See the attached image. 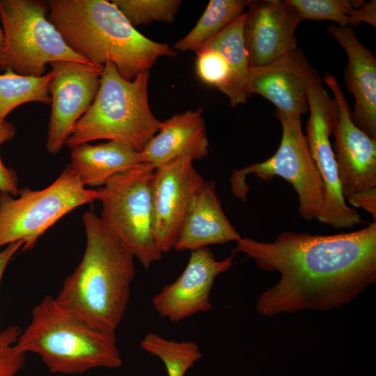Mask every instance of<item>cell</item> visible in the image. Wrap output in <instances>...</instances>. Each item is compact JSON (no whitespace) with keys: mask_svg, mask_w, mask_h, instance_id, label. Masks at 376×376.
Here are the masks:
<instances>
[{"mask_svg":"<svg viewBox=\"0 0 376 376\" xmlns=\"http://www.w3.org/2000/svg\"><path fill=\"white\" fill-rule=\"evenodd\" d=\"M70 150V166L84 187H101L115 175L141 163L139 152L114 141L84 143Z\"/></svg>","mask_w":376,"mask_h":376,"instance_id":"obj_20","label":"cell"},{"mask_svg":"<svg viewBox=\"0 0 376 376\" xmlns=\"http://www.w3.org/2000/svg\"><path fill=\"white\" fill-rule=\"evenodd\" d=\"M96 198V189L84 187L70 165L41 190L23 187L16 198L0 192V249L22 241V250L31 249L62 217Z\"/></svg>","mask_w":376,"mask_h":376,"instance_id":"obj_8","label":"cell"},{"mask_svg":"<svg viewBox=\"0 0 376 376\" xmlns=\"http://www.w3.org/2000/svg\"><path fill=\"white\" fill-rule=\"evenodd\" d=\"M246 19V13H242L202 47L218 51L228 63L230 77L222 93L228 96L231 107L245 103L249 97L247 82L251 66L244 39Z\"/></svg>","mask_w":376,"mask_h":376,"instance_id":"obj_21","label":"cell"},{"mask_svg":"<svg viewBox=\"0 0 376 376\" xmlns=\"http://www.w3.org/2000/svg\"><path fill=\"white\" fill-rule=\"evenodd\" d=\"M134 26L152 22H172L179 0H113L111 1Z\"/></svg>","mask_w":376,"mask_h":376,"instance_id":"obj_26","label":"cell"},{"mask_svg":"<svg viewBox=\"0 0 376 376\" xmlns=\"http://www.w3.org/2000/svg\"><path fill=\"white\" fill-rule=\"evenodd\" d=\"M52 72L40 77L23 76L8 68L0 74V119L18 106L31 102L51 104Z\"/></svg>","mask_w":376,"mask_h":376,"instance_id":"obj_24","label":"cell"},{"mask_svg":"<svg viewBox=\"0 0 376 376\" xmlns=\"http://www.w3.org/2000/svg\"><path fill=\"white\" fill-rule=\"evenodd\" d=\"M240 237L224 212L215 182L205 181L191 205L173 249L192 251L237 242Z\"/></svg>","mask_w":376,"mask_h":376,"instance_id":"obj_19","label":"cell"},{"mask_svg":"<svg viewBox=\"0 0 376 376\" xmlns=\"http://www.w3.org/2000/svg\"><path fill=\"white\" fill-rule=\"evenodd\" d=\"M302 19L331 20L337 25L356 27L362 22L376 26V1L347 0H288Z\"/></svg>","mask_w":376,"mask_h":376,"instance_id":"obj_22","label":"cell"},{"mask_svg":"<svg viewBox=\"0 0 376 376\" xmlns=\"http://www.w3.org/2000/svg\"><path fill=\"white\" fill-rule=\"evenodd\" d=\"M23 244L22 241H18L9 244L4 249L0 250V281L9 261L15 253L23 246Z\"/></svg>","mask_w":376,"mask_h":376,"instance_id":"obj_31","label":"cell"},{"mask_svg":"<svg viewBox=\"0 0 376 376\" xmlns=\"http://www.w3.org/2000/svg\"><path fill=\"white\" fill-rule=\"evenodd\" d=\"M203 109L188 110L161 121L157 132L139 152L141 163L155 169L182 156L201 160L208 154L209 142Z\"/></svg>","mask_w":376,"mask_h":376,"instance_id":"obj_18","label":"cell"},{"mask_svg":"<svg viewBox=\"0 0 376 376\" xmlns=\"http://www.w3.org/2000/svg\"><path fill=\"white\" fill-rule=\"evenodd\" d=\"M249 0H211L195 26L177 41L173 49L196 52L243 13Z\"/></svg>","mask_w":376,"mask_h":376,"instance_id":"obj_23","label":"cell"},{"mask_svg":"<svg viewBox=\"0 0 376 376\" xmlns=\"http://www.w3.org/2000/svg\"><path fill=\"white\" fill-rule=\"evenodd\" d=\"M47 1L0 0V19L5 45L0 51V70L23 76L40 77L45 65L58 61L92 63L66 44L47 17Z\"/></svg>","mask_w":376,"mask_h":376,"instance_id":"obj_6","label":"cell"},{"mask_svg":"<svg viewBox=\"0 0 376 376\" xmlns=\"http://www.w3.org/2000/svg\"><path fill=\"white\" fill-rule=\"evenodd\" d=\"M196 53V68L198 77L222 93L230 77L226 60L218 51L210 47H202Z\"/></svg>","mask_w":376,"mask_h":376,"instance_id":"obj_27","label":"cell"},{"mask_svg":"<svg viewBox=\"0 0 376 376\" xmlns=\"http://www.w3.org/2000/svg\"><path fill=\"white\" fill-rule=\"evenodd\" d=\"M5 45V38L3 29L0 27V51L3 48Z\"/></svg>","mask_w":376,"mask_h":376,"instance_id":"obj_32","label":"cell"},{"mask_svg":"<svg viewBox=\"0 0 376 376\" xmlns=\"http://www.w3.org/2000/svg\"><path fill=\"white\" fill-rule=\"evenodd\" d=\"M48 19L75 53L89 62H112L120 75L134 79L162 56H175L166 43L153 41L134 27L106 0H50Z\"/></svg>","mask_w":376,"mask_h":376,"instance_id":"obj_3","label":"cell"},{"mask_svg":"<svg viewBox=\"0 0 376 376\" xmlns=\"http://www.w3.org/2000/svg\"><path fill=\"white\" fill-rule=\"evenodd\" d=\"M155 170L151 164L141 163L96 189V200L102 205L100 217L146 269L163 255L153 235L151 185Z\"/></svg>","mask_w":376,"mask_h":376,"instance_id":"obj_7","label":"cell"},{"mask_svg":"<svg viewBox=\"0 0 376 376\" xmlns=\"http://www.w3.org/2000/svg\"><path fill=\"white\" fill-rule=\"evenodd\" d=\"M15 132V127L12 123L5 119H0V148L3 143L12 139ZM19 189L17 173L13 169L5 166L0 155V192L17 196Z\"/></svg>","mask_w":376,"mask_h":376,"instance_id":"obj_29","label":"cell"},{"mask_svg":"<svg viewBox=\"0 0 376 376\" xmlns=\"http://www.w3.org/2000/svg\"><path fill=\"white\" fill-rule=\"evenodd\" d=\"M327 32L347 56L344 79L354 97L352 118L363 132L376 138V58L359 40L352 28L331 24Z\"/></svg>","mask_w":376,"mask_h":376,"instance_id":"obj_17","label":"cell"},{"mask_svg":"<svg viewBox=\"0 0 376 376\" xmlns=\"http://www.w3.org/2000/svg\"><path fill=\"white\" fill-rule=\"evenodd\" d=\"M148 78L146 71L127 80L112 62L107 61L95 100L75 123L65 143L68 148L107 139L141 152L161 124L150 109Z\"/></svg>","mask_w":376,"mask_h":376,"instance_id":"obj_5","label":"cell"},{"mask_svg":"<svg viewBox=\"0 0 376 376\" xmlns=\"http://www.w3.org/2000/svg\"><path fill=\"white\" fill-rule=\"evenodd\" d=\"M15 347L38 354L52 373H83L123 364L116 334L91 328L47 295L32 309L30 323Z\"/></svg>","mask_w":376,"mask_h":376,"instance_id":"obj_4","label":"cell"},{"mask_svg":"<svg viewBox=\"0 0 376 376\" xmlns=\"http://www.w3.org/2000/svg\"><path fill=\"white\" fill-rule=\"evenodd\" d=\"M282 127L281 143L269 159L234 170L230 178L233 194L246 201L249 188L246 182L249 174L264 181L279 176L292 185L299 197V213L304 219H317L324 198V187L311 154L301 128V116H288L276 111Z\"/></svg>","mask_w":376,"mask_h":376,"instance_id":"obj_9","label":"cell"},{"mask_svg":"<svg viewBox=\"0 0 376 376\" xmlns=\"http://www.w3.org/2000/svg\"><path fill=\"white\" fill-rule=\"evenodd\" d=\"M82 221L86 233L82 259L54 298L91 328L116 334L129 301L135 258L93 211L84 212Z\"/></svg>","mask_w":376,"mask_h":376,"instance_id":"obj_2","label":"cell"},{"mask_svg":"<svg viewBox=\"0 0 376 376\" xmlns=\"http://www.w3.org/2000/svg\"><path fill=\"white\" fill-rule=\"evenodd\" d=\"M235 251L265 271L280 273L256 302L266 316L338 308L376 281V221L329 235L285 231L272 242L241 237Z\"/></svg>","mask_w":376,"mask_h":376,"instance_id":"obj_1","label":"cell"},{"mask_svg":"<svg viewBox=\"0 0 376 376\" xmlns=\"http://www.w3.org/2000/svg\"><path fill=\"white\" fill-rule=\"evenodd\" d=\"M244 28L250 66L270 64L296 49L295 30L303 20L288 0L251 1Z\"/></svg>","mask_w":376,"mask_h":376,"instance_id":"obj_16","label":"cell"},{"mask_svg":"<svg viewBox=\"0 0 376 376\" xmlns=\"http://www.w3.org/2000/svg\"><path fill=\"white\" fill-rule=\"evenodd\" d=\"M50 65L52 102L45 148L56 155L95 100L104 65L72 61H54Z\"/></svg>","mask_w":376,"mask_h":376,"instance_id":"obj_11","label":"cell"},{"mask_svg":"<svg viewBox=\"0 0 376 376\" xmlns=\"http://www.w3.org/2000/svg\"><path fill=\"white\" fill-rule=\"evenodd\" d=\"M332 91L338 114L333 130V149L342 194L345 199L376 189V138H371L354 123L352 111L336 79L323 77Z\"/></svg>","mask_w":376,"mask_h":376,"instance_id":"obj_13","label":"cell"},{"mask_svg":"<svg viewBox=\"0 0 376 376\" xmlns=\"http://www.w3.org/2000/svg\"><path fill=\"white\" fill-rule=\"evenodd\" d=\"M318 79L301 49L292 50L274 62L250 68L247 90L258 94L288 116H301L308 111L307 93Z\"/></svg>","mask_w":376,"mask_h":376,"instance_id":"obj_15","label":"cell"},{"mask_svg":"<svg viewBox=\"0 0 376 376\" xmlns=\"http://www.w3.org/2000/svg\"><path fill=\"white\" fill-rule=\"evenodd\" d=\"M347 200L350 205L368 212L373 221H376V189L354 195Z\"/></svg>","mask_w":376,"mask_h":376,"instance_id":"obj_30","label":"cell"},{"mask_svg":"<svg viewBox=\"0 0 376 376\" xmlns=\"http://www.w3.org/2000/svg\"><path fill=\"white\" fill-rule=\"evenodd\" d=\"M307 100L310 115L305 136L324 187V203L317 220L338 230L351 228L363 220L356 210L346 204L329 141L338 114L337 103L320 80L309 88Z\"/></svg>","mask_w":376,"mask_h":376,"instance_id":"obj_10","label":"cell"},{"mask_svg":"<svg viewBox=\"0 0 376 376\" xmlns=\"http://www.w3.org/2000/svg\"><path fill=\"white\" fill-rule=\"evenodd\" d=\"M140 345L143 350L161 359L168 376H185L187 371L202 357L196 342H177L154 333L145 335Z\"/></svg>","mask_w":376,"mask_h":376,"instance_id":"obj_25","label":"cell"},{"mask_svg":"<svg viewBox=\"0 0 376 376\" xmlns=\"http://www.w3.org/2000/svg\"><path fill=\"white\" fill-rule=\"evenodd\" d=\"M20 333L16 325L0 327V376H16L24 364L25 354L15 347Z\"/></svg>","mask_w":376,"mask_h":376,"instance_id":"obj_28","label":"cell"},{"mask_svg":"<svg viewBox=\"0 0 376 376\" xmlns=\"http://www.w3.org/2000/svg\"><path fill=\"white\" fill-rule=\"evenodd\" d=\"M233 264V256L218 260L207 247L191 251L181 274L152 299L155 310L172 322L208 311L212 308L210 297L216 278Z\"/></svg>","mask_w":376,"mask_h":376,"instance_id":"obj_14","label":"cell"},{"mask_svg":"<svg viewBox=\"0 0 376 376\" xmlns=\"http://www.w3.org/2000/svg\"><path fill=\"white\" fill-rule=\"evenodd\" d=\"M205 180L187 155L156 168L151 191L153 235L164 253L173 249L191 205Z\"/></svg>","mask_w":376,"mask_h":376,"instance_id":"obj_12","label":"cell"}]
</instances>
